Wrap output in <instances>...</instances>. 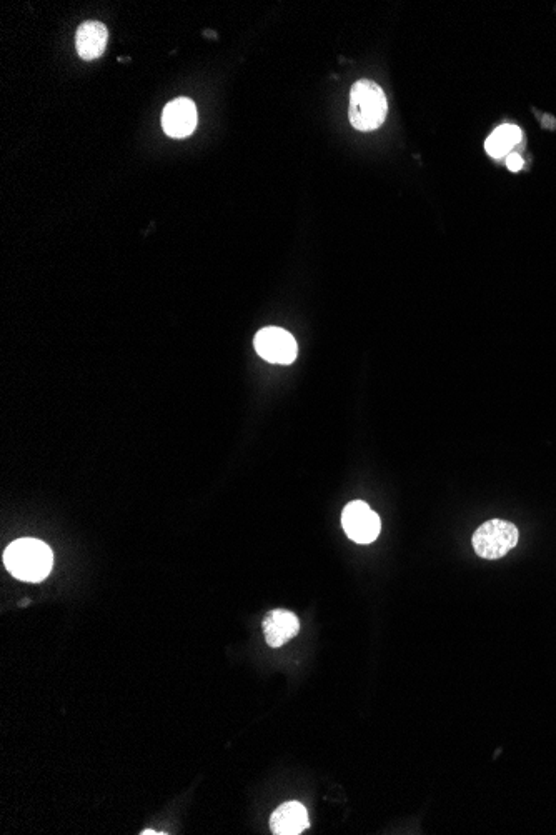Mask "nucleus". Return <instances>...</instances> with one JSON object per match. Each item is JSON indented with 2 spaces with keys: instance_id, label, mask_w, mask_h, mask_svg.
I'll list each match as a JSON object with an SVG mask.
<instances>
[{
  "instance_id": "obj_1",
  "label": "nucleus",
  "mask_w": 556,
  "mask_h": 835,
  "mask_svg": "<svg viewBox=\"0 0 556 835\" xmlns=\"http://www.w3.org/2000/svg\"><path fill=\"white\" fill-rule=\"evenodd\" d=\"M4 564L15 579L42 582L52 570L54 555L42 540L19 539L5 549Z\"/></svg>"
},
{
  "instance_id": "obj_2",
  "label": "nucleus",
  "mask_w": 556,
  "mask_h": 835,
  "mask_svg": "<svg viewBox=\"0 0 556 835\" xmlns=\"http://www.w3.org/2000/svg\"><path fill=\"white\" fill-rule=\"evenodd\" d=\"M387 97L382 87L373 80H358L350 90V124L360 132H370L383 125L387 119Z\"/></svg>"
},
{
  "instance_id": "obj_3",
  "label": "nucleus",
  "mask_w": 556,
  "mask_h": 835,
  "mask_svg": "<svg viewBox=\"0 0 556 835\" xmlns=\"http://www.w3.org/2000/svg\"><path fill=\"white\" fill-rule=\"evenodd\" d=\"M520 539L518 527L508 520L492 519L478 527L473 534V549L482 559H502L515 549Z\"/></svg>"
},
{
  "instance_id": "obj_4",
  "label": "nucleus",
  "mask_w": 556,
  "mask_h": 835,
  "mask_svg": "<svg viewBox=\"0 0 556 835\" xmlns=\"http://www.w3.org/2000/svg\"><path fill=\"white\" fill-rule=\"evenodd\" d=\"M342 525L348 539L357 544H370L382 530V520L377 512H373L363 500H353L343 509Z\"/></svg>"
},
{
  "instance_id": "obj_5",
  "label": "nucleus",
  "mask_w": 556,
  "mask_h": 835,
  "mask_svg": "<svg viewBox=\"0 0 556 835\" xmlns=\"http://www.w3.org/2000/svg\"><path fill=\"white\" fill-rule=\"evenodd\" d=\"M257 354L270 364L288 365L297 359V342L293 335L280 327H265L254 339Z\"/></svg>"
},
{
  "instance_id": "obj_6",
  "label": "nucleus",
  "mask_w": 556,
  "mask_h": 835,
  "mask_svg": "<svg viewBox=\"0 0 556 835\" xmlns=\"http://www.w3.org/2000/svg\"><path fill=\"white\" fill-rule=\"evenodd\" d=\"M199 122V114L192 100L179 97L165 105L162 114V127L172 139H185L194 132Z\"/></svg>"
},
{
  "instance_id": "obj_7",
  "label": "nucleus",
  "mask_w": 556,
  "mask_h": 835,
  "mask_svg": "<svg viewBox=\"0 0 556 835\" xmlns=\"http://www.w3.org/2000/svg\"><path fill=\"white\" fill-rule=\"evenodd\" d=\"M262 627H264L267 644L278 649L300 632V620L290 610L274 609L265 615Z\"/></svg>"
},
{
  "instance_id": "obj_8",
  "label": "nucleus",
  "mask_w": 556,
  "mask_h": 835,
  "mask_svg": "<svg viewBox=\"0 0 556 835\" xmlns=\"http://www.w3.org/2000/svg\"><path fill=\"white\" fill-rule=\"evenodd\" d=\"M109 40V30L99 20H87L79 25L75 34V47L82 60L99 59Z\"/></svg>"
},
{
  "instance_id": "obj_9",
  "label": "nucleus",
  "mask_w": 556,
  "mask_h": 835,
  "mask_svg": "<svg viewBox=\"0 0 556 835\" xmlns=\"http://www.w3.org/2000/svg\"><path fill=\"white\" fill-rule=\"evenodd\" d=\"M308 812L303 804L292 800L274 810L270 817V830L275 835H298L308 829Z\"/></svg>"
},
{
  "instance_id": "obj_10",
  "label": "nucleus",
  "mask_w": 556,
  "mask_h": 835,
  "mask_svg": "<svg viewBox=\"0 0 556 835\" xmlns=\"http://www.w3.org/2000/svg\"><path fill=\"white\" fill-rule=\"evenodd\" d=\"M520 140H522V130L518 129L517 125H500L488 137L485 149H487L488 154L492 155V157L500 159L503 155H507Z\"/></svg>"
},
{
  "instance_id": "obj_11",
  "label": "nucleus",
  "mask_w": 556,
  "mask_h": 835,
  "mask_svg": "<svg viewBox=\"0 0 556 835\" xmlns=\"http://www.w3.org/2000/svg\"><path fill=\"white\" fill-rule=\"evenodd\" d=\"M507 167L508 169L512 170V172H518V170L522 169L523 167V159L518 154H508L507 155Z\"/></svg>"
}]
</instances>
